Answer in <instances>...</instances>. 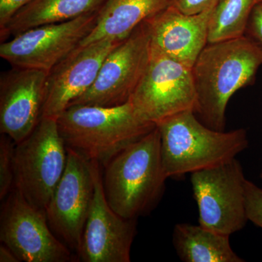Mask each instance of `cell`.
Wrapping results in <instances>:
<instances>
[{"label":"cell","instance_id":"cell-5","mask_svg":"<svg viewBox=\"0 0 262 262\" xmlns=\"http://www.w3.org/2000/svg\"><path fill=\"white\" fill-rule=\"evenodd\" d=\"M67 161V146L57 120L42 118L28 137L15 144V189L31 205L46 212Z\"/></svg>","mask_w":262,"mask_h":262},{"label":"cell","instance_id":"cell-21","mask_svg":"<svg viewBox=\"0 0 262 262\" xmlns=\"http://www.w3.org/2000/svg\"><path fill=\"white\" fill-rule=\"evenodd\" d=\"M246 213L248 221L262 229V189L249 180L246 182Z\"/></svg>","mask_w":262,"mask_h":262},{"label":"cell","instance_id":"cell-23","mask_svg":"<svg viewBox=\"0 0 262 262\" xmlns=\"http://www.w3.org/2000/svg\"><path fill=\"white\" fill-rule=\"evenodd\" d=\"M218 0H170L168 6H172L185 14H198Z\"/></svg>","mask_w":262,"mask_h":262},{"label":"cell","instance_id":"cell-25","mask_svg":"<svg viewBox=\"0 0 262 262\" xmlns=\"http://www.w3.org/2000/svg\"><path fill=\"white\" fill-rule=\"evenodd\" d=\"M0 261L18 262L20 261V260L10 248L2 244L0 246Z\"/></svg>","mask_w":262,"mask_h":262},{"label":"cell","instance_id":"cell-26","mask_svg":"<svg viewBox=\"0 0 262 262\" xmlns=\"http://www.w3.org/2000/svg\"><path fill=\"white\" fill-rule=\"evenodd\" d=\"M260 177H261V179H262V169H261V174H260Z\"/></svg>","mask_w":262,"mask_h":262},{"label":"cell","instance_id":"cell-19","mask_svg":"<svg viewBox=\"0 0 262 262\" xmlns=\"http://www.w3.org/2000/svg\"><path fill=\"white\" fill-rule=\"evenodd\" d=\"M261 0H218L208 26V43L245 36L253 8Z\"/></svg>","mask_w":262,"mask_h":262},{"label":"cell","instance_id":"cell-9","mask_svg":"<svg viewBox=\"0 0 262 262\" xmlns=\"http://www.w3.org/2000/svg\"><path fill=\"white\" fill-rule=\"evenodd\" d=\"M2 202L0 241L20 261H72V251L53 233L46 212L31 205L15 188Z\"/></svg>","mask_w":262,"mask_h":262},{"label":"cell","instance_id":"cell-17","mask_svg":"<svg viewBox=\"0 0 262 262\" xmlns=\"http://www.w3.org/2000/svg\"><path fill=\"white\" fill-rule=\"evenodd\" d=\"M106 0H32L0 29L1 42L29 29L69 21L97 11Z\"/></svg>","mask_w":262,"mask_h":262},{"label":"cell","instance_id":"cell-4","mask_svg":"<svg viewBox=\"0 0 262 262\" xmlns=\"http://www.w3.org/2000/svg\"><path fill=\"white\" fill-rule=\"evenodd\" d=\"M167 178L218 166L247 149L244 128L215 130L203 123L193 111L184 112L157 124Z\"/></svg>","mask_w":262,"mask_h":262},{"label":"cell","instance_id":"cell-11","mask_svg":"<svg viewBox=\"0 0 262 262\" xmlns=\"http://www.w3.org/2000/svg\"><path fill=\"white\" fill-rule=\"evenodd\" d=\"M67 150L64 172L46 213L53 233L77 253L94 198V163L74 150Z\"/></svg>","mask_w":262,"mask_h":262},{"label":"cell","instance_id":"cell-22","mask_svg":"<svg viewBox=\"0 0 262 262\" xmlns=\"http://www.w3.org/2000/svg\"><path fill=\"white\" fill-rule=\"evenodd\" d=\"M245 35L262 48V0L258 2L253 8Z\"/></svg>","mask_w":262,"mask_h":262},{"label":"cell","instance_id":"cell-2","mask_svg":"<svg viewBox=\"0 0 262 262\" xmlns=\"http://www.w3.org/2000/svg\"><path fill=\"white\" fill-rule=\"evenodd\" d=\"M103 168L105 196L117 214L137 220L152 211L161 200L168 179L158 127L117 153Z\"/></svg>","mask_w":262,"mask_h":262},{"label":"cell","instance_id":"cell-8","mask_svg":"<svg viewBox=\"0 0 262 262\" xmlns=\"http://www.w3.org/2000/svg\"><path fill=\"white\" fill-rule=\"evenodd\" d=\"M196 100L192 68L151 50L147 70L130 100L138 115L157 125L178 114L194 113Z\"/></svg>","mask_w":262,"mask_h":262},{"label":"cell","instance_id":"cell-7","mask_svg":"<svg viewBox=\"0 0 262 262\" xmlns=\"http://www.w3.org/2000/svg\"><path fill=\"white\" fill-rule=\"evenodd\" d=\"M151 55L149 29L144 20L108 53L94 83L70 106L113 107L129 102L147 70Z\"/></svg>","mask_w":262,"mask_h":262},{"label":"cell","instance_id":"cell-18","mask_svg":"<svg viewBox=\"0 0 262 262\" xmlns=\"http://www.w3.org/2000/svg\"><path fill=\"white\" fill-rule=\"evenodd\" d=\"M229 237L201 225L177 224L173 228V244L183 261L244 262L232 249Z\"/></svg>","mask_w":262,"mask_h":262},{"label":"cell","instance_id":"cell-24","mask_svg":"<svg viewBox=\"0 0 262 262\" xmlns=\"http://www.w3.org/2000/svg\"><path fill=\"white\" fill-rule=\"evenodd\" d=\"M32 0H0V29L4 28L10 18Z\"/></svg>","mask_w":262,"mask_h":262},{"label":"cell","instance_id":"cell-15","mask_svg":"<svg viewBox=\"0 0 262 262\" xmlns=\"http://www.w3.org/2000/svg\"><path fill=\"white\" fill-rule=\"evenodd\" d=\"M217 2L198 14L168 6L146 19L151 50L192 68L208 44V26Z\"/></svg>","mask_w":262,"mask_h":262},{"label":"cell","instance_id":"cell-13","mask_svg":"<svg viewBox=\"0 0 262 262\" xmlns=\"http://www.w3.org/2000/svg\"><path fill=\"white\" fill-rule=\"evenodd\" d=\"M48 72L12 67L0 78V131L15 144L42 119Z\"/></svg>","mask_w":262,"mask_h":262},{"label":"cell","instance_id":"cell-14","mask_svg":"<svg viewBox=\"0 0 262 262\" xmlns=\"http://www.w3.org/2000/svg\"><path fill=\"white\" fill-rule=\"evenodd\" d=\"M122 41L79 46L48 72L42 118H58L94 83L106 57Z\"/></svg>","mask_w":262,"mask_h":262},{"label":"cell","instance_id":"cell-12","mask_svg":"<svg viewBox=\"0 0 262 262\" xmlns=\"http://www.w3.org/2000/svg\"><path fill=\"white\" fill-rule=\"evenodd\" d=\"M94 163V194L77 255L84 262L130 261L137 220L117 214L103 189L101 165Z\"/></svg>","mask_w":262,"mask_h":262},{"label":"cell","instance_id":"cell-10","mask_svg":"<svg viewBox=\"0 0 262 262\" xmlns=\"http://www.w3.org/2000/svg\"><path fill=\"white\" fill-rule=\"evenodd\" d=\"M98 10L69 21L29 29L1 42L0 56L12 67L49 72L92 32Z\"/></svg>","mask_w":262,"mask_h":262},{"label":"cell","instance_id":"cell-3","mask_svg":"<svg viewBox=\"0 0 262 262\" xmlns=\"http://www.w3.org/2000/svg\"><path fill=\"white\" fill-rule=\"evenodd\" d=\"M57 122L67 148L103 167L157 126L142 120L130 101L113 107L72 105Z\"/></svg>","mask_w":262,"mask_h":262},{"label":"cell","instance_id":"cell-16","mask_svg":"<svg viewBox=\"0 0 262 262\" xmlns=\"http://www.w3.org/2000/svg\"><path fill=\"white\" fill-rule=\"evenodd\" d=\"M170 0H106L98 10L92 32L80 46L98 41H122L150 16L167 8Z\"/></svg>","mask_w":262,"mask_h":262},{"label":"cell","instance_id":"cell-1","mask_svg":"<svg viewBox=\"0 0 262 262\" xmlns=\"http://www.w3.org/2000/svg\"><path fill=\"white\" fill-rule=\"evenodd\" d=\"M262 66V48L246 35L206 45L192 67L194 114L204 125L225 130L229 99L252 83Z\"/></svg>","mask_w":262,"mask_h":262},{"label":"cell","instance_id":"cell-6","mask_svg":"<svg viewBox=\"0 0 262 262\" xmlns=\"http://www.w3.org/2000/svg\"><path fill=\"white\" fill-rule=\"evenodd\" d=\"M246 180L242 165L236 158L191 173L200 225L229 236L244 229L248 221Z\"/></svg>","mask_w":262,"mask_h":262},{"label":"cell","instance_id":"cell-20","mask_svg":"<svg viewBox=\"0 0 262 262\" xmlns=\"http://www.w3.org/2000/svg\"><path fill=\"white\" fill-rule=\"evenodd\" d=\"M15 143L9 136L0 138V201H4L14 188Z\"/></svg>","mask_w":262,"mask_h":262}]
</instances>
